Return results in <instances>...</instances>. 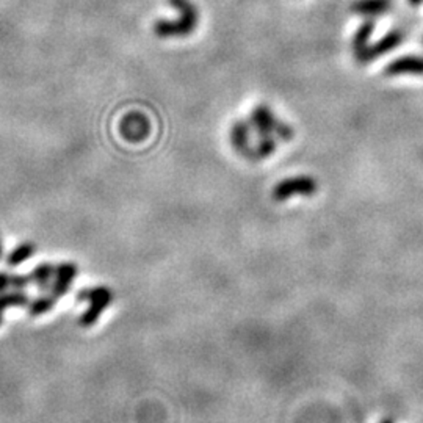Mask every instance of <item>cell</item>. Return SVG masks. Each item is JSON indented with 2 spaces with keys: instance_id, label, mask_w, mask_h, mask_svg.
Returning <instances> with one entry per match:
<instances>
[{
  "instance_id": "1",
  "label": "cell",
  "mask_w": 423,
  "mask_h": 423,
  "mask_svg": "<svg viewBox=\"0 0 423 423\" xmlns=\"http://www.w3.org/2000/svg\"><path fill=\"white\" fill-rule=\"evenodd\" d=\"M169 3L179 11L180 18L177 21L160 19L154 24V32L158 38L185 37L190 35L198 24V13L190 0H169Z\"/></svg>"
},
{
  "instance_id": "2",
  "label": "cell",
  "mask_w": 423,
  "mask_h": 423,
  "mask_svg": "<svg viewBox=\"0 0 423 423\" xmlns=\"http://www.w3.org/2000/svg\"><path fill=\"white\" fill-rule=\"evenodd\" d=\"M317 180L309 176L289 177V179L281 180L273 188V199L282 203L293 196H311L317 192Z\"/></svg>"
},
{
  "instance_id": "3",
  "label": "cell",
  "mask_w": 423,
  "mask_h": 423,
  "mask_svg": "<svg viewBox=\"0 0 423 423\" xmlns=\"http://www.w3.org/2000/svg\"><path fill=\"white\" fill-rule=\"evenodd\" d=\"M149 121L145 115L141 113H129L127 116H124L121 123V134L124 138L130 141H141L149 135Z\"/></svg>"
},
{
  "instance_id": "4",
  "label": "cell",
  "mask_w": 423,
  "mask_h": 423,
  "mask_svg": "<svg viewBox=\"0 0 423 423\" xmlns=\"http://www.w3.org/2000/svg\"><path fill=\"white\" fill-rule=\"evenodd\" d=\"M403 41V33L400 30H393L391 33H387V35L380 39L378 43L373 45H367L361 54H359L356 59L361 63H367L373 59H378L382 54H387L389 50L395 49L397 45Z\"/></svg>"
},
{
  "instance_id": "5",
  "label": "cell",
  "mask_w": 423,
  "mask_h": 423,
  "mask_svg": "<svg viewBox=\"0 0 423 423\" xmlns=\"http://www.w3.org/2000/svg\"><path fill=\"white\" fill-rule=\"evenodd\" d=\"M77 265L71 264V262H65V264L55 267V281L50 285V291H52L55 298H61L68 293L72 279L77 276Z\"/></svg>"
},
{
  "instance_id": "6",
  "label": "cell",
  "mask_w": 423,
  "mask_h": 423,
  "mask_svg": "<svg viewBox=\"0 0 423 423\" xmlns=\"http://www.w3.org/2000/svg\"><path fill=\"white\" fill-rule=\"evenodd\" d=\"M254 129L260 136H270L271 134L276 132V127L279 121L271 113L270 108L267 105H259L253 112V118H251Z\"/></svg>"
},
{
  "instance_id": "7",
  "label": "cell",
  "mask_w": 423,
  "mask_h": 423,
  "mask_svg": "<svg viewBox=\"0 0 423 423\" xmlns=\"http://www.w3.org/2000/svg\"><path fill=\"white\" fill-rule=\"evenodd\" d=\"M387 76H402V74H423V59L417 55H406L392 61L386 68Z\"/></svg>"
},
{
  "instance_id": "8",
  "label": "cell",
  "mask_w": 423,
  "mask_h": 423,
  "mask_svg": "<svg viewBox=\"0 0 423 423\" xmlns=\"http://www.w3.org/2000/svg\"><path fill=\"white\" fill-rule=\"evenodd\" d=\"M113 301V296H104V298H96L91 302V306L85 311L82 316L79 318V324L82 328H90L93 327V324L99 320V317L102 316V312L105 311L107 306L110 305Z\"/></svg>"
},
{
  "instance_id": "9",
  "label": "cell",
  "mask_w": 423,
  "mask_h": 423,
  "mask_svg": "<svg viewBox=\"0 0 423 423\" xmlns=\"http://www.w3.org/2000/svg\"><path fill=\"white\" fill-rule=\"evenodd\" d=\"M391 7V0H358L353 3L351 10L362 16H378Z\"/></svg>"
},
{
  "instance_id": "10",
  "label": "cell",
  "mask_w": 423,
  "mask_h": 423,
  "mask_svg": "<svg viewBox=\"0 0 423 423\" xmlns=\"http://www.w3.org/2000/svg\"><path fill=\"white\" fill-rule=\"evenodd\" d=\"M30 302V298L25 291L16 290L11 291V293H0V324L3 322V312L7 311L11 306H18V307H25Z\"/></svg>"
},
{
  "instance_id": "11",
  "label": "cell",
  "mask_w": 423,
  "mask_h": 423,
  "mask_svg": "<svg viewBox=\"0 0 423 423\" xmlns=\"http://www.w3.org/2000/svg\"><path fill=\"white\" fill-rule=\"evenodd\" d=\"M52 276H55V267L50 264H41L32 271L30 279L38 289L48 291L50 290V285H52V282H50V278Z\"/></svg>"
},
{
  "instance_id": "12",
  "label": "cell",
  "mask_w": 423,
  "mask_h": 423,
  "mask_svg": "<svg viewBox=\"0 0 423 423\" xmlns=\"http://www.w3.org/2000/svg\"><path fill=\"white\" fill-rule=\"evenodd\" d=\"M231 140L232 145L236 146V149H238L240 152L243 154H249V129L248 124L245 123H237L232 127V134H231Z\"/></svg>"
},
{
  "instance_id": "13",
  "label": "cell",
  "mask_w": 423,
  "mask_h": 423,
  "mask_svg": "<svg viewBox=\"0 0 423 423\" xmlns=\"http://www.w3.org/2000/svg\"><path fill=\"white\" fill-rule=\"evenodd\" d=\"M35 249H37V247L32 242L21 243L18 248H14L8 254L7 265L8 267H18V265H21L22 262H25L27 259H30V257L33 256V253H35Z\"/></svg>"
},
{
  "instance_id": "14",
  "label": "cell",
  "mask_w": 423,
  "mask_h": 423,
  "mask_svg": "<svg viewBox=\"0 0 423 423\" xmlns=\"http://www.w3.org/2000/svg\"><path fill=\"white\" fill-rule=\"evenodd\" d=\"M373 21H365L364 24L361 25V28L356 32V35L353 38V50L354 55H359L362 52V50L369 45V38L371 35V32H373Z\"/></svg>"
},
{
  "instance_id": "15",
  "label": "cell",
  "mask_w": 423,
  "mask_h": 423,
  "mask_svg": "<svg viewBox=\"0 0 423 423\" xmlns=\"http://www.w3.org/2000/svg\"><path fill=\"white\" fill-rule=\"evenodd\" d=\"M55 302H56V298L52 293L44 295V296H38L37 300L28 302V313H30L32 317L43 316V313L52 311Z\"/></svg>"
},
{
  "instance_id": "16",
  "label": "cell",
  "mask_w": 423,
  "mask_h": 423,
  "mask_svg": "<svg viewBox=\"0 0 423 423\" xmlns=\"http://www.w3.org/2000/svg\"><path fill=\"white\" fill-rule=\"evenodd\" d=\"M274 149H276V143H274L271 136H260V141L257 143L256 149H251L249 156H256L254 158H265Z\"/></svg>"
},
{
  "instance_id": "17",
  "label": "cell",
  "mask_w": 423,
  "mask_h": 423,
  "mask_svg": "<svg viewBox=\"0 0 423 423\" xmlns=\"http://www.w3.org/2000/svg\"><path fill=\"white\" fill-rule=\"evenodd\" d=\"M30 282V276H22V274H13L10 279V285L16 290H24Z\"/></svg>"
},
{
  "instance_id": "18",
  "label": "cell",
  "mask_w": 423,
  "mask_h": 423,
  "mask_svg": "<svg viewBox=\"0 0 423 423\" xmlns=\"http://www.w3.org/2000/svg\"><path fill=\"white\" fill-rule=\"evenodd\" d=\"M274 134L279 135L284 140H290L291 136H293V130H291L290 125H285L282 123H279L278 127H276V132H274Z\"/></svg>"
},
{
  "instance_id": "19",
  "label": "cell",
  "mask_w": 423,
  "mask_h": 423,
  "mask_svg": "<svg viewBox=\"0 0 423 423\" xmlns=\"http://www.w3.org/2000/svg\"><path fill=\"white\" fill-rule=\"evenodd\" d=\"M10 279L11 276L8 273H5V271L0 273V293L7 291V289L10 287Z\"/></svg>"
},
{
  "instance_id": "20",
  "label": "cell",
  "mask_w": 423,
  "mask_h": 423,
  "mask_svg": "<svg viewBox=\"0 0 423 423\" xmlns=\"http://www.w3.org/2000/svg\"><path fill=\"white\" fill-rule=\"evenodd\" d=\"M409 2L413 3V5H419V3H422V2H423V0H409Z\"/></svg>"
},
{
  "instance_id": "21",
  "label": "cell",
  "mask_w": 423,
  "mask_h": 423,
  "mask_svg": "<svg viewBox=\"0 0 423 423\" xmlns=\"http://www.w3.org/2000/svg\"><path fill=\"white\" fill-rule=\"evenodd\" d=\"M380 423H393V420L392 419H384V420H381Z\"/></svg>"
},
{
  "instance_id": "22",
  "label": "cell",
  "mask_w": 423,
  "mask_h": 423,
  "mask_svg": "<svg viewBox=\"0 0 423 423\" xmlns=\"http://www.w3.org/2000/svg\"><path fill=\"white\" fill-rule=\"evenodd\" d=\"M2 254H3V245L0 242V257H2Z\"/></svg>"
}]
</instances>
